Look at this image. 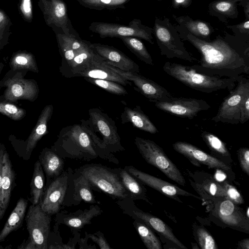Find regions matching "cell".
<instances>
[{"label": "cell", "instance_id": "cell-14", "mask_svg": "<svg viewBox=\"0 0 249 249\" xmlns=\"http://www.w3.org/2000/svg\"><path fill=\"white\" fill-rule=\"evenodd\" d=\"M47 25L55 32L67 35L76 34L68 17L67 7L63 0H38Z\"/></svg>", "mask_w": 249, "mask_h": 249}, {"label": "cell", "instance_id": "cell-25", "mask_svg": "<svg viewBox=\"0 0 249 249\" xmlns=\"http://www.w3.org/2000/svg\"><path fill=\"white\" fill-rule=\"evenodd\" d=\"M194 182L190 181L196 191L205 199L226 197L225 190L221 183L216 181L213 176L204 172H196Z\"/></svg>", "mask_w": 249, "mask_h": 249}, {"label": "cell", "instance_id": "cell-38", "mask_svg": "<svg viewBox=\"0 0 249 249\" xmlns=\"http://www.w3.org/2000/svg\"><path fill=\"white\" fill-rule=\"evenodd\" d=\"M79 3L90 9L114 10L125 9V4L131 0H76Z\"/></svg>", "mask_w": 249, "mask_h": 249}, {"label": "cell", "instance_id": "cell-36", "mask_svg": "<svg viewBox=\"0 0 249 249\" xmlns=\"http://www.w3.org/2000/svg\"><path fill=\"white\" fill-rule=\"evenodd\" d=\"M125 46L138 58L145 64L154 65L152 58L147 50L144 44L137 37L131 36H121Z\"/></svg>", "mask_w": 249, "mask_h": 249}, {"label": "cell", "instance_id": "cell-12", "mask_svg": "<svg viewBox=\"0 0 249 249\" xmlns=\"http://www.w3.org/2000/svg\"><path fill=\"white\" fill-rule=\"evenodd\" d=\"M53 110L52 105H48L43 108L36 125L26 140L17 139L14 135L9 136V140L15 151L24 160H28L30 158L37 142L48 133V124L52 116Z\"/></svg>", "mask_w": 249, "mask_h": 249}, {"label": "cell", "instance_id": "cell-40", "mask_svg": "<svg viewBox=\"0 0 249 249\" xmlns=\"http://www.w3.org/2000/svg\"><path fill=\"white\" fill-rule=\"evenodd\" d=\"M0 113L14 121H19L26 115L25 109L17 106L15 103L0 99Z\"/></svg>", "mask_w": 249, "mask_h": 249}, {"label": "cell", "instance_id": "cell-35", "mask_svg": "<svg viewBox=\"0 0 249 249\" xmlns=\"http://www.w3.org/2000/svg\"><path fill=\"white\" fill-rule=\"evenodd\" d=\"M11 70H24L38 73L39 70L34 55L26 51H18L12 54L9 61Z\"/></svg>", "mask_w": 249, "mask_h": 249}, {"label": "cell", "instance_id": "cell-37", "mask_svg": "<svg viewBox=\"0 0 249 249\" xmlns=\"http://www.w3.org/2000/svg\"><path fill=\"white\" fill-rule=\"evenodd\" d=\"M133 225L147 249H162L160 241L149 226L135 220Z\"/></svg>", "mask_w": 249, "mask_h": 249}, {"label": "cell", "instance_id": "cell-5", "mask_svg": "<svg viewBox=\"0 0 249 249\" xmlns=\"http://www.w3.org/2000/svg\"><path fill=\"white\" fill-rule=\"evenodd\" d=\"M77 170L87 178L92 190L102 192L113 199L129 197L113 168L99 163L86 164Z\"/></svg>", "mask_w": 249, "mask_h": 249}, {"label": "cell", "instance_id": "cell-30", "mask_svg": "<svg viewBox=\"0 0 249 249\" xmlns=\"http://www.w3.org/2000/svg\"><path fill=\"white\" fill-rule=\"evenodd\" d=\"M89 43L88 41L85 47L77 52L70 63L61 65L59 71L62 75L67 78L75 77L92 58L95 53L89 47Z\"/></svg>", "mask_w": 249, "mask_h": 249}, {"label": "cell", "instance_id": "cell-21", "mask_svg": "<svg viewBox=\"0 0 249 249\" xmlns=\"http://www.w3.org/2000/svg\"><path fill=\"white\" fill-rule=\"evenodd\" d=\"M174 149L183 155L197 167L201 164L209 168H219L230 173L231 172L230 165H228L217 158L208 154L196 146L185 142H177L173 144Z\"/></svg>", "mask_w": 249, "mask_h": 249}, {"label": "cell", "instance_id": "cell-22", "mask_svg": "<svg viewBox=\"0 0 249 249\" xmlns=\"http://www.w3.org/2000/svg\"><path fill=\"white\" fill-rule=\"evenodd\" d=\"M89 46L107 64L124 71L140 73L139 65L114 47L90 42Z\"/></svg>", "mask_w": 249, "mask_h": 249}, {"label": "cell", "instance_id": "cell-13", "mask_svg": "<svg viewBox=\"0 0 249 249\" xmlns=\"http://www.w3.org/2000/svg\"><path fill=\"white\" fill-rule=\"evenodd\" d=\"M25 219L29 238L35 244L36 249H48L51 215L44 212L39 203L30 206Z\"/></svg>", "mask_w": 249, "mask_h": 249}, {"label": "cell", "instance_id": "cell-49", "mask_svg": "<svg viewBox=\"0 0 249 249\" xmlns=\"http://www.w3.org/2000/svg\"><path fill=\"white\" fill-rule=\"evenodd\" d=\"M249 119V93L245 97L240 110L239 123L244 124Z\"/></svg>", "mask_w": 249, "mask_h": 249}, {"label": "cell", "instance_id": "cell-11", "mask_svg": "<svg viewBox=\"0 0 249 249\" xmlns=\"http://www.w3.org/2000/svg\"><path fill=\"white\" fill-rule=\"evenodd\" d=\"M116 203L124 214L129 216L134 220L144 223L151 229L175 244L178 248L187 249L176 237L172 230L164 222L159 218L140 210L135 205L134 200L128 197L118 200Z\"/></svg>", "mask_w": 249, "mask_h": 249}, {"label": "cell", "instance_id": "cell-47", "mask_svg": "<svg viewBox=\"0 0 249 249\" xmlns=\"http://www.w3.org/2000/svg\"><path fill=\"white\" fill-rule=\"evenodd\" d=\"M19 10L23 19L31 22L33 19L32 0H20Z\"/></svg>", "mask_w": 249, "mask_h": 249}, {"label": "cell", "instance_id": "cell-16", "mask_svg": "<svg viewBox=\"0 0 249 249\" xmlns=\"http://www.w3.org/2000/svg\"><path fill=\"white\" fill-rule=\"evenodd\" d=\"M158 109L181 118L192 119L202 111L209 109L210 106L204 100L172 97L166 101L148 100Z\"/></svg>", "mask_w": 249, "mask_h": 249}, {"label": "cell", "instance_id": "cell-31", "mask_svg": "<svg viewBox=\"0 0 249 249\" xmlns=\"http://www.w3.org/2000/svg\"><path fill=\"white\" fill-rule=\"evenodd\" d=\"M27 205L28 200L25 198H20L18 200L0 232V242L3 241L11 232L21 226L25 218Z\"/></svg>", "mask_w": 249, "mask_h": 249}, {"label": "cell", "instance_id": "cell-27", "mask_svg": "<svg viewBox=\"0 0 249 249\" xmlns=\"http://www.w3.org/2000/svg\"><path fill=\"white\" fill-rule=\"evenodd\" d=\"M38 158L47 178L46 188L64 171L65 159L51 148L48 147L42 150Z\"/></svg>", "mask_w": 249, "mask_h": 249}, {"label": "cell", "instance_id": "cell-42", "mask_svg": "<svg viewBox=\"0 0 249 249\" xmlns=\"http://www.w3.org/2000/svg\"><path fill=\"white\" fill-rule=\"evenodd\" d=\"M60 54L62 58L61 65L70 63L74 57L76 53L72 49L67 41L64 34L60 32H55Z\"/></svg>", "mask_w": 249, "mask_h": 249}, {"label": "cell", "instance_id": "cell-48", "mask_svg": "<svg viewBox=\"0 0 249 249\" xmlns=\"http://www.w3.org/2000/svg\"><path fill=\"white\" fill-rule=\"evenodd\" d=\"M88 237L95 242L101 249H110V246L106 240L104 233L101 231H98L93 234L88 233L86 232Z\"/></svg>", "mask_w": 249, "mask_h": 249}, {"label": "cell", "instance_id": "cell-46", "mask_svg": "<svg viewBox=\"0 0 249 249\" xmlns=\"http://www.w3.org/2000/svg\"><path fill=\"white\" fill-rule=\"evenodd\" d=\"M237 154L241 168L249 176V149L241 147L237 150Z\"/></svg>", "mask_w": 249, "mask_h": 249}, {"label": "cell", "instance_id": "cell-34", "mask_svg": "<svg viewBox=\"0 0 249 249\" xmlns=\"http://www.w3.org/2000/svg\"><path fill=\"white\" fill-rule=\"evenodd\" d=\"M45 190L44 172L38 160L35 163L33 176L30 183V196L32 204L36 205L40 202Z\"/></svg>", "mask_w": 249, "mask_h": 249}, {"label": "cell", "instance_id": "cell-44", "mask_svg": "<svg viewBox=\"0 0 249 249\" xmlns=\"http://www.w3.org/2000/svg\"><path fill=\"white\" fill-rule=\"evenodd\" d=\"M221 183L225 188L226 198L236 205L244 203L242 195L234 186L230 184L227 181Z\"/></svg>", "mask_w": 249, "mask_h": 249}, {"label": "cell", "instance_id": "cell-59", "mask_svg": "<svg viewBox=\"0 0 249 249\" xmlns=\"http://www.w3.org/2000/svg\"><path fill=\"white\" fill-rule=\"evenodd\" d=\"M239 4L244 7L246 18L249 19V0H241Z\"/></svg>", "mask_w": 249, "mask_h": 249}, {"label": "cell", "instance_id": "cell-51", "mask_svg": "<svg viewBox=\"0 0 249 249\" xmlns=\"http://www.w3.org/2000/svg\"><path fill=\"white\" fill-rule=\"evenodd\" d=\"M228 28L231 29L233 31H237L239 34H247L249 35V19H247L237 25H229Z\"/></svg>", "mask_w": 249, "mask_h": 249}, {"label": "cell", "instance_id": "cell-10", "mask_svg": "<svg viewBox=\"0 0 249 249\" xmlns=\"http://www.w3.org/2000/svg\"><path fill=\"white\" fill-rule=\"evenodd\" d=\"M237 83V85L230 90L229 94L224 99L212 121L232 124L239 123L241 106L245 97L249 93V80L241 75Z\"/></svg>", "mask_w": 249, "mask_h": 249}, {"label": "cell", "instance_id": "cell-56", "mask_svg": "<svg viewBox=\"0 0 249 249\" xmlns=\"http://www.w3.org/2000/svg\"><path fill=\"white\" fill-rule=\"evenodd\" d=\"M89 238L87 236L86 231H85V236L84 238H80L78 243L79 244V248L80 249H96V246H91L88 244V240Z\"/></svg>", "mask_w": 249, "mask_h": 249}, {"label": "cell", "instance_id": "cell-2", "mask_svg": "<svg viewBox=\"0 0 249 249\" xmlns=\"http://www.w3.org/2000/svg\"><path fill=\"white\" fill-rule=\"evenodd\" d=\"M89 118L80 121L81 126L88 132L99 150L102 159L117 165L119 161L113 153L123 152L115 122L98 108L89 110Z\"/></svg>", "mask_w": 249, "mask_h": 249}, {"label": "cell", "instance_id": "cell-33", "mask_svg": "<svg viewBox=\"0 0 249 249\" xmlns=\"http://www.w3.org/2000/svg\"><path fill=\"white\" fill-rule=\"evenodd\" d=\"M173 17L181 26L187 29L189 33L201 39L210 41L211 30L207 23L199 20H193L188 16L178 17L173 15Z\"/></svg>", "mask_w": 249, "mask_h": 249}, {"label": "cell", "instance_id": "cell-6", "mask_svg": "<svg viewBox=\"0 0 249 249\" xmlns=\"http://www.w3.org/2000/svg\"><path fill=\"white\" fill-rule=\"evenodd\" d=\"M161 55L168 58H177L194 63L198 60L184 47L175 28L167 18H155L153 28Z\"/></svg>", "mask_w": 249, "mask_h": 249}, {"label": "cell", "instance_id": "cell-55", "mask_svg": "<svg viewBox=\"0 0 249 249\" xmlns=\"http://www.w3.org/2000/svg\"><path fill=\"white\" fill-rule=\"evenodd\" d=\"M192 3V0H173L172 6L175 8L188 7Z\"/></svg>", "mask_w": 249, "mask_h": 249}, {"label": "cell", "instance_id": "cell-9", "mask_svg": "<svg viewBox=\"0 0 249 249\" xmlns=\"http://www.w3.org/2000/svg\"><path fill=\"white\" fill-rule=\"evenodd\" d=\"M89 29L97 34L102 38L131 36L140 38L151 44H154L153 28L142 24L139 19H132L128 25L116 23L92 22L89 25Z\"/></svg>", "mask_w": 249, "mask_h": 249}, {"label": "cell", "instance_id": "cell-45", "mask_svg": "<svg viewBox=\"0 0 249 249\" xmlns=\"http://www.w3.org/2000/svg\"><path fill=\"white\" fill-rule=\"evenodd\" d=\"M58 230V225L55 224L54 226L53 231L50 232L48 238V249H66V244L63 243L62 238Z\"/></svg>", "mask_w": 249, "mask_h": 249}, {"label": "cell", "instance_id": "cell-8", "mask_svg": "<svg viewBox=\"0 0 249 249\" xmlns=\"http://www.w3.org/2000/svg\"><path fill=\"white\" fill-rule=\"evenodd\" d=\"M135 144L144 160L161 171L168 178L181 186L185 180L180 171L168 158L162 148L154 142L136 137Z\"/></svg>", "mask_w": 249, "mask_h": 249}, {"label": "cell", "instance_id": "cell-41", "mask_svg": "<svg viewBox=\"0 0 249 249\" xmlns=\"http://www.w3.org/2000/svg\"><path fill=\"white\" fill-rule=\"evenodd\" d=\"M88 82L96 85L107 92L114 94L122 95L127 94V90L123 86L117 82L109 80L84 77Z\"/></svg>", "mask_w": 249, "mask_h": 249}, {"label": "cell", "instance_id": "cell-43", "mask_svg": "<svg viewBox=\"0 0 249 249\" xmlns=\"http://www.w3.org/2000/svg\"><path fill=\"white\" fill-rule=\"evenodd\" d=\"M194 234L200 249H218L215 240L211 233L204 228H198Z\"/></svg>", "mask_w": 249, "mask_h": 249}, {"label": "cell", "instance_id": "cell-28", "mask_svg": "<svg viewBox=\"0 0 249 249\" xmlns=\"http://www.w3.org/2000/svg\"><path fill=\"white\" fill-rule=\"evenodd\" d=\"M121 118L123 124L130 123L134 127L153 134L159 132L156 126L139 106L134 108L125 107Z\"/></svg>", "mask_w": 249, "mask_h": 249}, {"label": "cell", "instance_id": "cell-3", "mask_svg": "<svg viewBox=\"0 0 249 249\" xmlns=\"http://www.w3.org/2000/svg\"><path fill=\"white\" fill-rule=\"evenodd\" d=\"M51 148L65 160L89 161L97 157L102 159L99 150L80 124L63 127Z\"/></svg>", "mask_w": 249, "mask_h": 249}, {"label": "cell", "instance_id": "cell-17", "mask_svg": "<svg viewBox=\"0 0 249 249\" xmlns=\"http://www.w3.org/2000/svg\"><path fill=\"white\" fill-rule=\"evenodd\" d=\"M212 213L225 225L249 233V218L242 209L226 197L214 198Z\"/></svg>", "mask_w": 249, "mask_h": 249}, {"label": "cell", "instance_id": "cell-15", "mask_svg": "<svg viewBox=\"0 0 249 249\" xmlns=\"http://www.w3.org/2000/svg\"><path fill=\"white\" fill-rule=\"evenodd\" d=\"M68 169V185L62 207L77 206L82 201L94 204L99 203L92 192L87 178L77 170Z\"/></svg>", "mask_w": 249, "mask_h": 249}, {"label": "cell", "instance_id": "cell-18", "mask_svg": "<svg viewBox=\"0 0 249 249\" xmlns=\"http://www.w3.org/2000/svg\"><path fill=\"white\" fill-rule=\"evenodd\" d=\"M106 66L124 79L132 82L137 90L148 100L166 101L173 97L164 87L140 73L122 71L105 62Z\"/></svg>", "mask_w": 249, "mask_h": 249}, {"label": "cell", "instance_id": "cell-50", "mask_svg": "<svg viewBox=\"0 0 249 249\" xmlns=\"http://www.w3.org/2000/svg\"><path fill=\"white\" fill-rule=\"evenodd\" d=\"M11 25L12 23L8 16L4 11L0 9V32L8 33Z\"/></svg>", "mask_w": 249, "mask_h": 249}, {"label": "cell", "instance_id": "cell-52", "mask_svg": "<svg viewBox=\"0 0 249 249\" xmlns=\"http://www.w3.org/2000/svg\"><path fill=\"white\" fill-rule=\"evenodd\" d=\"M73 237L70 239L69 242L66 244V249H75L76 245L78 243L80 238V233L75 229H72L71 231Z\"/></svg>", "mask_w": 249, "mask_h": 249}, {"label": "cell", "instance_id": "cell-32", "mask_svg": "<svg viewBox=\"0 0 249 249\" xmlns=\"http://www.w3.org/2000/svg\"><path fill=\"white\" fill-rule=\"evenodd\" d=\"M202 140L210 150L213 156L230 165L232 162L231 154L226 144L214 134L206 131L201 134Z\"/></svg>", "mask_w": 249, "mask_h": 249}, {"label": "cell", "instance_id": "cell-1", "mask_svg": "<svg viewBox=\"0 0 249 249\" xmlns=\"http://www.w3.org/2000/svg\"><path fill=\"white\" fill-rule=\"evenodd\" d=\"M189 41L200 53L201 58L192 67L210 76L235 77L249 74V48L233 45L221 37L206 41L187 32L182 39Z\"/></svg>", "mask_w": 249, "mask_h": 249}, {"label": "cell", "instance_id": "cell-7", "mask_svg": "<svg viewBox=\"0 0 249 249\" xmlns=\"http://www.w3.org/2000/svg\"><path fill=\"white\" fill-rule=\"evenodd\" d=\"M28 71L9 70L0 81V91L5 88L0 99L12 103L20 100L34 102L37 98L39 88L36 80L26 79Z\"/></svg>", "mask_w": 249, "mask_h": 249}, {"label": "cell", "instance_id": "cell-19", "mask_svg": "<svg viewBox=\"0 0 249 249\" xmlns=\"http://www.w3.org/2000/svg\"><path fill=\"white\" fill-rule=\"evenodd\" d=\"M68 174L67 168L45 188L39 203L41 209L48 214L53 215L60 211L67 188Z\"/></svg>", "mask_w": 249, "mask_h": 249}, {"label": "cell", "instance_id": "cell-58", "mask_svg": "<svg viewBox=\"0 0 249 249\" xmlns=\"http://www.w3.org/2000/svg\"><path fill=\"white\" fill-rule=\"evenodd\" d=\"M10 33L0 32V50L8 43V38Z\"/></svg>", "mask_w": 249, "mask_h": 249}, {"label": "cell", "instance_id": "cell-39", "mask_svg": "<svg viewBox=\"0 0 249 249\" xmlns=\"http://www.w3.org/2000/svg\"><path fill=\"white\" fill-rule=\"evenodd\" d=\"M241 0H219L212 2L210 4V7L218 15L236 18L238 16L237 2Z\"/></svg>", "mask_w": 249, "mask_h": 249}, {"label": "cell", "instance_id": "cell-57", "mask_svg": "<svg viewBox=\"0 0 249 249\" xmlns=\"http://www.w3.org/2000/svg\"><path fill=\"white\" fill-rule=\"evenodd\" d=\"M18 249H36V247L33 241L30 238L26 241H23L22 244L18 247Z\"/></svg>", "mask_w": 249, "mask_h": 249}, {"label": "cell", "instance_id": "cell-24", "mask_svg": "<svg viewBox=\"0 0 249 249\" xmlns=\"http://www.w3.org/2000/svg\"><path fill=\"white\" fill-rule=\"evenodd\" d=\"M103 211L98 205H91L89 208L78 210L74 212H62L56 214L55 224H62L69 227L81 229L91 224V220L100 215Z\"/></svg>", "mask_w": 249, "mask_h": 249}, {"label": "cell", "instance_id": "cell-54", "mask_svg": "<svg viewBox=\"0 0 249 249\" xmlns=\"http://www.w3.org/2000/svg\"><path fill=\"white\" fill-rule=\"evenodd\" d=\"M216 172L213 176L214 179L219 183L226 181V179L227 178V173H228L219 168H216Z\"/></svg>", "mask_w": 249, "mask_h": 249}, {"label": "cell", "instance_id": "cell-62", "mask_svg": "<svg viewBox=\"0 0 249 249\" xmlns=\"http://www.w3.org/2000/svg\"><path fill=\"white\" fill-rule=\"evenodd\" d=\"M249 207L247 208V214H246L247 217L249 218Z\"/></svg>", "mask_w": 249, "mask_h": 249}, {"label": "cell", "instance_id": "cell-26", "mask_svg": "<svg viewBox=\"0 0 249 249\" xmlns=\"http://www.w3.org/2000/svg\"><path fill=\"white\" fill-rule=\"evenodd\" d=\"M16 173L13 169L9 154L5 150L3 154L1 174L0 208L2 217L8 207L13 188L16 185Z\"/></svg>", "mask_w": 249, "mask_h": 249}, {"label": "cell", "instance_id": "cell-23", "mask_svg": "<svg viewBox=\"0 0 249 249\" xmlns=\"http://www.w3.org/2000/svg\"><path fill=\"white\" fill-rule=\"evenodd\" d=\"M76 76L109 80L123 86L131 85L129 81L124 79L115 71L108 68L103 59L95 53L92 58L86 66L76 74L75 77Z\"/></svg>", "mask_w": 249, "mask_h": 249}, {"label": "cell", "instance_id": "cell-60", "mask_svg": "<svg viewBox=\"0 0 249 249\" xmlns=\"http://www.w3.org/2000/svg\"><path fill=\"white\" fill-rule=\"evenodd\" d=\"M238 249H249V239L246 238L242 240L239 242Z\"/></svg>", "mask_w": 249, "mask_h": 249}, {"label": "cell", "instance_id": "cell-61", "mask_svg": "<svg viewBox=\"0 0 249 249\" xmlns=\"http://www.w3.org/2000/svg\"><path fill=\"white\" fill-rule=\"evenodd\" d=\"M4 67V64L2 62H0V74Z\"/></svg>", "mask_w": 249, "mask_h": 249}, {"label": "cell", "instance_id": "cell-29", "mask_svg": "<svg viewBox=\"0 0 249 249\" xmlns=\"http://www.w3.org/2000/svg\"><path fill=\"white\" fill-rule=\"evenodd\" d=\"M119 176L129 198L133 200H142L151 204L146 194L144 184L128 172L124 168H113Z\"/></svg>", "mask_w": 249, "mask_h": 249}, {"label": "cell", "instance_id": "cell-63", "mask_svg": "<svg viewBox=\"0 0 249 249\" xmlns=\"http://www.w3.org/2000/svg\"><path fill=\"white\" fill-rule=\"evenodd\" d=\"M158 0V1H160V0Z\"/></svg>", "mask_w": 249, "mask_h": 249}, {"label": "cell", "instance_id": "cell-20", "mask_svg": "<svg viewBox=\"0 0 249 249\" xmlns=\"http://www.w3.org/2000/svg\"><path fill=\"white\" fill-rule=\"evenodd\" d=\"M124 168L142 183L162 194L164 195L182 203L178 196L200 197L186 191L168 182L141 171L133 166H125Z\"/></svg>", "mask_w": 249, "mask_h": 249}, {"label": "cell", "instance_id": "cell-4", "mask_svg": "<svg viewBox=\"0 0 249 249\" xmlns=\"http://www.w3.org/2000/svg\"><path fill=\"white\" fill-rule=\"evenodd\" d=\"M163 70L167 74L194 89L212 93L220 89L232 90L241 75L235 77L221 78L201 73L192 66L166 62Z\"/></svg>", "mask_w": 249, "mask_h": 249}, {"label": "cell", "instance_id": "cell-53", "mask_svg": "<svg viewBox=\"0 0 249 249\" xmlns=\"http://www.w3.org/2000/svg\"><path fill=\"white\" fill-rule=\"evenodd\" d=\"M6 150L5 145L3 143L0 142V221L2 218L1 215V208H0V199H1V174H2V160L3 158V154L5 150Z\"/></svg>", "mask_w": 249, "mask_h": 249}]
</instances>
